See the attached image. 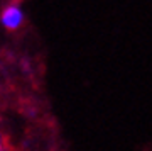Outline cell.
<instances>
[{"instance_id":"1","label":"cell","mask_w":152,"mask_h":151,"mask_svg":"<svg viewBox=\"0 0 152 151\" xmlns=\"http://www.w3.org/2000/svg\"><path fill=\"white\" fill-rule=\"evenodd\" d=\"M0 21H2V24H4L5 29L15 31V29H19L22 26V22H24V12H22V9L19 5L12 4V5L4 9L2 16H0Z\"/></svg>"},{"instance_id":"2","label":"cell","mask_w":152,"mask_h":151,"mask_svg":"<svg viewBox=\"0 0 152 151\" xmlns=\"http://www.w3.org/2000/svg\"><path fill=\"white\" fill-rule=\"evenodd\" d=\"M0 151H4V139H2V136H0Z\"/></svg>"}]
</instances>
